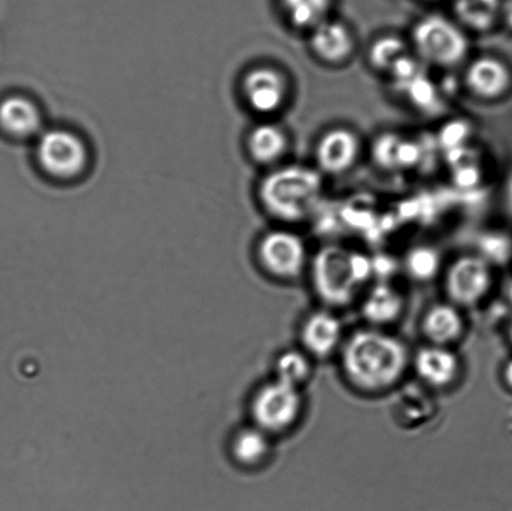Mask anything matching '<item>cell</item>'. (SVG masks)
<instances>
[{
  "mask_svg": "<svg viewBox=\"0 0 512 511\" xmlns=\"http://www.w3.org/2000/svg\"><path fill=\"white\" fill-rule=\"evenodd\" d=\"M268 452V439H266L265 434L261 430H245L235 439L234 455L243 464H258L266 457Z\"/></svg>",
  "mask_w": 512,
  "mask_h": 511,
  "instance_id": "24",
  "label": "cell"
},
{
  "mask_svg": "<svg viewBox=\"0 0 512 511\" xmlns=\"http://www.w3.org/2000/svg\"><path fill=\"white\" fill-rule=\"evenodd\" d=\"M504 379L506 385L512 390V359L508 364H506V367L504 369Z\"/></svg>",
  "mask_w": 512,
  "mask_h": 511,
  "instance_id": "28",
  "label": "cell"
},
{
  "mask_svg": "<svg viewBox=\"0 0 512 511\" xmlns=\"http://www.w3.org/2000/svg\"><path fill=\"white\" fill-rule=\"evenodd\" d=\"M465 85L481 100H498L512 87V72L503 59L481 55L471 60L465 70Z\"/></svg>",
  "mask_w": 512,
  "mask_h": 511,
  "instance_id": "11",
  "label": "cell"
},
{
  "mask_svg": "<svg viewBox=\"0 0 512 511\" xmlns=\"http://www.w3.org/2000/svg\"><path fill=\"white\" fill-rule=\"evenodd\" d=\"M510 295H511V299H512V285H511V288H510Z\"/></svg>",
  "mask_w": 512,
  "mask_h": 511,
  "instance_id": "31",
  "label": "cell"
},
{
  "mask_svg": "<svg viewBox=\"0 0 512 511\" xmlns=\"http://www.w3.org/2000/svg\"><path fill=\"white\" fill-rule=\"evenodd\" d=\"M37 157L45 172L58 178H73L87 165L88 150L77 134L49 129L39 134Z\"/></svg>",
  "mask_w": 512,
  "mask_h": 511,
  "instance_id": "5",
  "label": "cell"
},
{
  "mask_svg": "<svg viewBox=\"0 0 512 511\" xmlns=\"http://www.w3.org/2000/svg\"><path fill=\"white\" fill-rule=\"evenodd\" d=\"M288 147V135L283 128L274 123L256 125L249 134V152L259 164L270 165L279 162Z\"/></svg>",
  "mask_w": 512,
  "mask_h": 511,
  "instance_id": "16",
  "label": "cell"
},
{
  "mask_svg": "<svg viewBox=\"0 0 512 511\" xmlns=\"http://www.w3.org/2000/svg\"><path fill=\"white\" fill-rule=\"evenodd\" d=\"M291 27L311 30L330 18L334 0H279Z\"/></svg>",
  "mask_w": 512,
  "mask_h": 511,
  "instance_id": "20",
  "label": "cell"
},
{
  "mask_svg": "<svg viewBox=\"0 0 512 511\" xmlns=\"http://www.w3.org/2000/svg\"><path fill=\"white\" fill-rule=\"evenodd\" d=\"M243 93L255 113L270 115L283 108L288 98L289 84L279 69L263 65L245 75Z\"/></svg>",
  "mask_w": 512,
  "mask_h": 511,
  "instance_id": "9",
  "label": "cell"
},
{
  "mask_svg": "<svg viewBox=\"0 0 512 511\" xmlns=\"http://www.w3.org/2000/svg\"><path fill=\"white\" fill-rule=\"evenodd\" d=\"M324 192L323 175L306 165H285L261 180L260 202L281 222L298 223L310 217Z\"/></svg>",
  "mask_w": 512,
  "mask_h": 511,
  "instance_id": "2",
  "label": "cell"
},
{
  "mask_svg": "<svg viewBox=\"0 0 512 511\" xmlns=\"http://www.w3.org/2000/svg\"><path fill=\"white\" fill-rule=\"evenodd\" d=\"M341 325L338 318L329 313H315L306 320L301 338L305 348L316 357H326L338 347Z\"/></svg>",
  "mask_w": 512,
  "mask_h": 511,
  "instance_id": "15",
  "label": "cell"
},
{
  "mask_svg": "<svg viewBox=\"0 0 512 511\" xmlns=\"http://www.w3.org/2000/svg\"><path fill=\"white\" fill-rule=\"evenodd\" d=\"M493 284L490 264L479 255H466L455 260L446 274V292L455 303H478Z\"/></svg>",
  "mask_w": 512,
  "mask_h": 511,
  "instance_id": "8",
  "label": "cell"
},
{
  "mask_svg": "<svg viewBox=\"0 0 512 511\" xmlns=\"http://www.w3.org/2000/svg\"><path fill=\"white\" fill-rule=\"evenodd\" d=\"M411 45L421 60L445 69L458 67L470 50L464 28L441 14L425 15L415 23Z\"/></svg>",
  "mask_w": 512,
  "mask_h": 511,
  "instance_id": "4",
  "label": "cell"
},
{
  "mask_svg": "<svg viewBox=\"0 0 512 511\" xmlns=\"http://www.w3.org/2000/svg\"><path fill=\"white\" fill-rule=\"evenodd\" d=\"M415 369L419 377L431 387L444 388L458 377L459 359L449 349L435 345L421 349L416 354Z\"/></svg>",
  "mask_w": 512,
  "mask_h": 511,
  "instance_id": "14",
  "label": "cell"
},
{
  "mask_svg": "<svg viewBox=\"0 0 512 511\" xmlns=\"http://www.w3.org/2000/svg\"><path fill=\"white\" fill-rule=\"evenodd\" d=\"M361 143L349 128L335 127L321 135L315 148V160L321 174L340 175L358 162Z\"/></svg>",
  "mask_w": 512,
  "mask_h": 511,
  "instance_id": "10",
  "label": "cell"
},
{
  "mask_svg": "<svg viewBox=\"0 0 512 511\" xmlns=\"http://www.w3.org/2000/svg\"><path fill=\"white\" fill-rule=\"evenodd\" d=\"M483 253L484 255H480V257H483L489 264L490 262L499 264L508 262L512 254L511 239L504 234H490L484 240Z\"/></svg>",
  "mask_w": 512,
  "mask_h": 511,
  "instance_id": "26",
  "label": "cell"
},
{
  "mask_svg": "<svg viewBox=\"0 0 512 511\" xmlns=\"http://www.w3.org/2000/svg\"><path fill=\"white\" fill-rule=\"evenodd\" d=\"M310 370L308 358L304 354L296 352V350H290V352L281 355L278 364H276L278 380L296 388L309 378Z\"/></svg>",
  "mask_w": 512,
  "mask_h": 511,
  "instance_id": "25",
  "label": "cell"
},
{
  "mask_svg": "<svg viewBox=\"0 0 512 511\" xmlns=\"http://www.w3.org/2000/svg\"><path fill=\"white\" fill-rule=\"evenodd\" d=\"M373 273V260L335 245L320 249L313 262L316 293L331 305L350 303Z\"/></svg>",
  "mask_w": 512,
  "mask_h": 511,
  "instance_id": "3",
  "label": "cell"
},
{
  "mask_svg": "<svg viewBox=\"0 0 512 511\" xmlns=\"http://www.w3.org/2000/svg\"><path fill=\"white\" fill-rule=\"evenodd\" d=\"M404 300L398 290L381 283L371 290L366 298L363 313L369 322L385 325L395 322L403 312Z\"/></svg>",
  "mask_w": 512,
  "mask_h": 511,
  "instance_id": "19",
  "label": "cell"
},
{
  "mask_svg": "<svg viewBox=\"0 0 512 511\" xmlns=\"http://www.w3.org/2000/svg\"><path fill=\"white\" fill-rule=\"evenodd\" d=\"M425 2H436V0H425Z\"/></svg>",
  "mask_w": 512,
  "mask_h": 511,
  "instance_id": "30",
  "label": "cell"
},
{
  "mask_svg": "<svg viewBox=\"0 0 512 511\" xmlns=\"http://www.w3.org/2000/svg\"><path fill=\"white\" fill-rule=\"evenodd\" d=\"M505 194H506V202H508L509 207L512 210V174L510 175L508 183H506Z\"/></svg>",
  "mask_w": 512,
  "mask_h": 511,
  "instance_id": "29",
  "label": "cell"
},
{
  "mask_svg": "<svg viewBox=\"0 0 512 511\" xmlns=\"http://www.w3.org/2000/svg\"><path fill=\"white\" fill-rule=\"evenodd\" d=\"M259 260L266 272L279 279H294L303 273L306 248L298 234L275 229L261 238Z\"/></svg>",
  "mask_w": 512,
  "mask_h": 511,
  "instance_id": "7",
  "label": "cell"
},
{
  "mask_svg": "<svg viewBox=\"0 0 512 511\" xmlns=\"http://www.w3.org/2000/svg\"><path fill=\"white\" fill-rule=\"evenodd\" d=\"M500 19L512 32V0H503L501 5Z\"/></svg>",
  "mask_w": 512,
  "mask_h": 511,
  "instance_id": "27",
  "label": "cell"
},
{
  "mask_svg": "<svg viewBox=\"0 0 512 511\" xmlns=\"http://www.w3.org/2000/svg\"><path fill=\"white\" fill-rule=\"evenodd\" d=\"M379 139L375 147V155L376 160L383 167L394 168L396 165L403 167L415 162L418 149L413 144L404 142L396 135H384Z\"/></svg>",
  "mask_w": 512,
  "mask_h": 511,
  "instance_id": "22",
  "label": "cell"
},
{
  "mask_svg": "<svg viewBox=\"0 0 512 511\" xmlns=\"http://www.w3.org/2000/svg\"><path fill=\"white\" fill-rule=\"evenodd\" d=\"M409 355L399 339L363 330L353 335L343 350L346 377L365 392H383L403 377Z\"/></svg>",
  "mask_w": 512,
  "mask_h": 511,
  "instance_id": "1",
  "label": "cell"
},
{
  "mask_svg": "<svg viewBox=\"0 0 512 511\" xmlns=\"http://www.w3.org/2000/svg\"><path fill=\"white\" fill-rule=\"evenodd\" d=\"M43 118L37 104L22 95L0 102V128L13 137L28 138L42 133Z\"/></svg>",
  "mask_w": 512,
  "mask_h": 511,
  "instance_id": "13",
  "label": "cell"
},
{
  "mask_svg": "<svg viewBox=\"0 0 512 511\" xmlns=\"http://www.w3.org/2000/svg\"><path fill=\"white\" fill-rule=\"evenodd\" d=\"M301 404L303 400L298 388L276 380L256 394L253 403L255 422L266 432H283L298 419Z\"/></svg>",
  "mask_w": 512,
  "mask_h": 511,
  "instance_id": "6",
  "label": "cell"
},
{
  "mask_svg": "<svg viewBox=\"0 0 512 511\" xmlns=\"http://www.w3.org/2000/svg\"><path fill=\"white\" fill-rule=\"evenodd\" d=\"M463 329V318L459 310L449 304L435 305L426 313L423 322L426 337L440 347L459 339Z\"/></svg>",
  "mask_w": 512,
  "mask_h": 511,
  "instance_id": "17",
  "label": "cell"
},
{
  "mask_svg": "<svg viewBox=\"0 0 512 511\" xmlns=\"http://www.w3.org/2000/svg\"><path fill=\"white\" fill-rule=\"evenodd\" d=\"M406 269L411 277L426 282L439 273L441 259L438 250L420 245L410 250L405 260Z\"/></svg>",
  "mask_w": 512,
  "mask_h": 511,
  "instance_id": "23",
  "label": "cell"
},
{
  "mask_svg": "<svg viewBox=\"0 0 512 511\" xmlns=\"http://www.w3.org/2000/svg\"><path fill=\"white\" fill-rule=\"evenodd\" d=\"M511 338H512V324H511Z\"/></svg>",
  "mask_w": 512,
  "mask_h": 511,
  "instance_id": "32",
  "label": "cell"
},
{
  "mask_svg": "<svg viewBox=\"0 0 512 511\" xmlns=\"http://www.w3.org/2000/svg\"><path fill=\"white\" fill-rule=\"evenodd\" d=\"M408 44L395 35L376 39L369 49V62L378 72L389 73L401 59L408 57Z\"/></svg>",
  "mask_w": 512,
  "mask_h": 511,
  "instance_id": "21",
  "label": "cell"
},
{
  "mask_svg": "<svg viewBox=\"0 0 512 511\" xmlns=\"http://www.w3.org/2000/svg\"><path fill=\"white\" fill-rule=\"evenodd\" d=\"M310 49L325 64H344L355 52L354 34L345 23L328 18L310 30Z\"/></svg>",
  "mask_w": 512,
  "mask_h": 511,
  "instance_id": "12",
  "label": "cell"
},
{
  "mask_svg": "<svg viewBox=\"0 0 512 511\" xmlns=\"http://www.w3.org/2000/svg\"><path fill=\"white\" fill-rule=\"evenodd\" d=\"M503 0H455L454 13L463 28L486 32L500 19Z\"/></svg>",
  "mask_w": 512,
  "mask_h": 511,
  "instance_id": "18",
  "label": "cell"
}]
</instances>
